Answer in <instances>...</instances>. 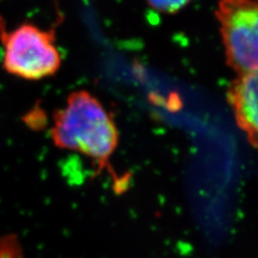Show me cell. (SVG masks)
<instances>
[{
  "mask_svg": "<svg viewBox=\"0 0 258 258\" xmlns=\"http://www.w3.org/2000/svg\"><path fill=\"white\" fill-rule=\"evenodd\" d=\"M51 136L58 148L82 153L99 164L107 163L118 143L114 120L86 91L71 93L66 107L55 112Z\"/></svg>",
  "mask_w": 258,
  "mask_h": 258,
  "instance_id": "6da1fadb",
  "label": "cell"
},
{
  "mask_svg": "<svg viewBox=\"0 0 258 258\" xmlns=\"http://www.w3.org/2000/svg\"><path fill=\"white\" fill-rule=\"evenodd\" d=\"M55 37V27L42 30L28 23L7 31L0 18L5 69L13 76L27 80H40L55 75L61 64Z\"/></svg>",
  "mask_w": 258,
  "mask_h": 258,
  "instance_id": "7a4b0ae2",
  "label": "cell"
},
{
  "mask_svg": "<svg viewBox=\"0 0 258 258\" xmlns=\"http://www.w3.org/2000/svg\"><path fill=\"white\" fill-rule=\"evenodd\" d=\"M215 15L221 25L228 66L238 75L257 71L258 6L256 0H220Z\"/></svg>",
  "mask_w": 258,
  "mask_h": 258,
  "instance_id": "3957f363",
  "label": "cell"
},
{
  "mask_svg": "<svg viewBox=\"0 0 258 258\" xmlns=\"http://www.w3.org/2000/svg\"><path fill=\"white\" fill-rule=\"evenodd\" d=\"M257 71L238 75L230 83L227 99L238 126L243 131L253 147L257 144Z\"/></svg>",
  "mask_w": 258,
  "mask_h": 258,
  "instance_id": "277c9868",
  "label": "cell"
},
{
  "mask_svg": "<svg viewBox=\"0 0 258 258\" xmlns=\"http://www.w3.org/2000/svg\"><path fill=\"white\" fill-rule=\"evenodd\" d=\"M190 0H148L149 5L155 10L165 13L180 11Z\"/></svg>",
  "mask_w": 258,
  "mask_h": 258,
  "instance_id": "5b68a950",
  "label": "cell"
},
{
  "mask_svg": "<svg viewBox=\"0 0 258 258\" xmlns=\"http://www.w3.org/2000/svg\"><path fill=\"white\" fill-rule=\"evenodd\" d=\"M0 258H18V248L12 241H6L0 245Z\"/></svg>",
  "mask_w": 258,
  "mask_h": 258,
  "instance_id": "8992f818",
  "label": "cell"
}]
</instances>
